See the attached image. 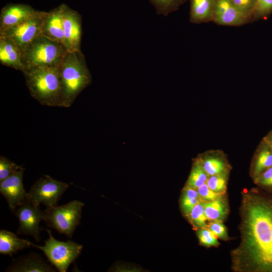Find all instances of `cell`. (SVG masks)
<instances>
[{"instance_id": "6da1fadb", "label": "cell", "mask_w": 272, "mask_h": 272, "mask_svg": "<svg viewBox=\"0 0 272 272\" xmlns=\"http://www.w3.org/2000/svg\"><path fill=\"white\" fill-rule=\"evenodd\" d=\"M240 240L231 252L236 272H272V194L258 189L242 193Z\"/></svg>"}, {"instance_id": "7a4b0ae2", "label": "cell", "mask_w": 272, "mask_h": 272, "mask_svg": "<svg viewBox=\"0 0 272 272\" xmlns=\"http://www.w3.org/2000/svg\"><path fill=\"white\" fill-rule=\"evenodd\" d=\"M22 73L33 98L43 105L64 107L59 66L32 68Z\"/></svg>"}, {"instance_id": "3957f363", "label": "cell", "mask_w": 272, "mask_h": 272, "mask_svg": "<svg viewBox=\"0 0 272 272\" xmlns=\"http://www.w3.org/2000/svg\"><path fill=\"white\" fill-rule=\"evenodd\" d=\"M59 69L64 107H69L79 94L91 83V75L81 50L67 51Z\"/></svg>"}, {"instance_id": "277c9868", "label": "cell", "mask_w": 272, "mask_h": 272, "mask_svg": "<svg viewBox=\"0 0 272 272\" xmlns=\"http://www.w3.org/2000/svg\"><path fill=\"white\" fill-rule=\"evenodd\" d=\"M67 51L61 43L40 35L23 50L22 63L25 70L59 66Z\"/></svg>"}, {"instance_id": "5b68a950", "label": "cell", "mask_w": 272, "mask_h": 272, "mask_svg": "<svg viewBox=\"0 0 272 272\" xmlns=\"http://www.w3.org/2000/svg\"><path fill=\"white\" fill-rule=\"evenodd\" d=\"M84 204L73 200L60 206L47 207L43 211V220L48 227L71 238L79 225L82 209Z\"/></svg>"}, {"instance_id": "8992f818", "label": "cell", "mask_w": 272, "mask_h": 272, "mask_svg": "<svg viewBox=\"0 0 272 272\" xmlns=\"http://www.w3.org/2000/svg\"><path fill=\"white\" fill-rule=\"evenodd\" d=\"M49 238L45 241L44 246L32 244V246L41 250L50 262L59 272H65L79 256L83 245L72 240L60 241L55 239L50 230H47Z\"/></svg>"}, {"instance_id": "52a82bcc", "label": "cell", "mask_w": 272, "mask_h": 272, "mask_svg": "<svg viewBox=\"0 0 272 272\" xmlns=\"http://www.w3.org/2000/svg\"><path fill=\"white\" fill-rule=\"evenodd\" d=\"M47 12L37 11L27 19L9 28L0 36H5L15 43L22 52L35 38L41 35L42 26Z\"/></svg>"}, {"instance_id": "ba28073f", "label": "cell", "mask_w": 272, "mask_h": 272, "mask_svg": "<svg viewBox=\"0 0 272 272\" xmlns=\"http://www.w3.org/2000/svg\"><path fill=\"white\" fill-rule=\"evenodd\" d=\"M70 184L54 179L48 175L38 179L28 192L29 202L46 207L57 206V202Z\"/></svg>"}, {"instance_id": "9c48e42d", "label": "cell", "mask_w": 272, "mask_h": 272, "mask_svg": "<svg viewBox=\"0 0 272 272\" xmlns=\"http://www.w3.org/2000/svg\"><path fill=\"white\" fill-rule=\"evenodd\" d=\"M13 213L19 221L17 234L30 235L39 242L42 229L39 227V224L43 220V211L40 209V206L28 202L19 206Z\"/></svg>"}, {"instance_id": "30bf717a", "label": "cell", "mask_w": 272, "mask_h": 272, "mask_svg": "<svg viewBox=\"0 0 272 272\" xmlns=\"http://www.w3.org/2000/svg\"><path fill=\"white\" fill-rule=\"evenodd\" d=\"M24 170L23 168L0 181V192L7 200L13 212L17 207L29 202L28 194L25 191L23 183Z\"/></svg>"}, {"instance_id": "8fae6325", "label": "cell", "mask_w": 272, "mask_h": 272, "mask_svg": "<svg viewBox=\"0 0 272 272\" xmlns=\"http://www.w3.org/2000/svg\"><path fill=\"white\" fill-rule=\"evenodd\" d=\"M63 19L65 48L68 51L81 50L82 35L81 16L64 4Z\"/></svg>"}, {"instance_id": "7c38bea8", "label": "cell", "mask_w": 272, "mask_h": 272, "mask_svg": "<svg viewBox=\"0 0 272 272\" xmlns=\"http://www.w3.org/2000/svg\"><path fill=\"white\" fill-rule=\"evenodd\" d=\"M249 21L232 5L230 0H215L212 21L216 24L238 26Z\"/></svg>"}, {"instance_id": "4fadbf2b", "label": "cell", "mask_w": 272, "mask_h": 272, "mask_svg": "<svg viewBox=\"0 0 272 272\" xmlns=\"http://www.w3.org/2000/svg\"><path fill=\"white\" fill-rule=\"evenodd\" d=\"M37 11L27 4H7L0 13V33L27 19Z\"/></svg>"}, {"instance_id": "5bb4252c", "label": "cell", "mask_w": 272, "mask_h": 272, "mask_svg": "<svg viewBox=\"0 0 272 272\" xmlns=\"http://www.w3.org/2000/svg\"><path fill=\"white\" fill-rule=\"evenodd\" d=\"M64 4H61L47 12L42 26L41 35L61 43L64 46L63 19Z\"/></svg>"}, {"instance_id": "9a60e30c", "label": "cell", "mask_w": 272, "mask_h": 272, "mask_svg": "<svg viewBox=\"0 0 272 272\" xmlns=\"http://www.w3.org/2000/svg\"><path fill=\"white\" fill-rule=\"evenodd\" d=\"M196 159L209 176L229 172L231 168L225 154L220 150L207 151Z\"/></svg>"}, {"instance_id": "2e32d148", "label": "cell", "mask_w": 272, "mask_h": 272, "mask_svg": "<svg viewBox=\"0 0 272 272\" xmlns=\"http://www.w3.org/2000/svg\"><path fill=\"white\" fill-rule=\"evenodd\" d=\"M22 52L10 39L0 36V62L2 64L23 72Z\"/></svg>"}, {"instance_id": "e0dca14e", "label": "cell", "mask_w": 272, "mask_h": 272, "mask_svg": "<svg viewBox=\"0 0 272 272\" xmlns=\"http://www.w3.org/2000/svg\"><path fill=\"white\" fill-rule=\"evenodd\" d=\"M7 271L13 272H50L55 270L39 255L33 253L18 259Z\"/></svg>"}, {"instance_id": "ac0fdd59", "label": "cell", "mask_w": 272, "mask_h": 272, "mask_svg": "<svg viewBox=\"0 0 272 272\" xmlns=\"http://www.w3.org/2000/svg\"><path fill=\"white\" fill-rule=\"evenodd\" d=\"M272 167V148L263 139L258 146L252 160L250 174L253 179Z\"/></svg>"}, {"instance_id": "d6986e66", "label": "cell", "mask_w": 272, "mask_h": 272, "mask_svg": "<svg viewBox=\"0 0 272 272\" xmlns=\"http://www.w3.org/2000/svg\"><path fill=\"white\" fill-rule=\"evenodd\" d=\"M189 20L192 23H206L213 20L215 0H189Z\"/></svg>"}, {"instance_id": "ffe728a7", "label": "cell", "mask_w": 272, "mask_h": 272, "mask_svg": "<svg viewBox=\"0 0 272 272\" xmlns=\"http://www.w3.org/2000/svg\"><path fill=\"white\" fill-rule=\"evenodd\" d=\"M31 242L21 239L9 231H0V253L12 255L19 250L29 248L32 246Z\"/></svg>"}, {"instance_id": "44dd1931", "label": "cell", "mask_w": 272, "mask_h": 272, "mask_svg": "<svg viewBox=\"0 0 272 272\" xmlns=\"http://www.w3.org/2000/svg\"><path fill=\"white\" fill-rule=\"evenodd\" d=\"M205 215L209 221H219L223 222L227 217L229 206L224 195L209 201H201Z\"/></svg>"}, {"instance_id": "7402d4cb", "label": "cell", "mask_w": 272, "mask_h": 272, "mask_svg": "<svg viewBox=\"0 0 272 272\" xmlns=\"http://www.w3.org/2000/svg\"><path fill=\"white\" fill-rule=\"evenodd\" d=\"M202 200L197 189L185 186L180 198V208L183 213L187 216L193 208Z\"/></svg>"}, {"instance_id": "603a6c76", "label": "cell", "mask_w": 272, "mask_h": 272, "mask_svg": "<svg viewBox=\"0 0 272 272\" xmlns=\"http://www.w3.org/2000/svg\"><path fill=\"white\" fill-rule=\"evenodd\" d=\"M209 177L202 166L196 159L193 163L186 186L197 189L206 183Z\"/></svg>"}, {"instance_id": "cb8c5ba5", "label": "cell", "mask_w": 272, "mask_h": 272, "mask_svg": "<svg viewBox=\"0 0 272 272\" xmlns=\"http://www.w3.org/2000/svg\"><path fill=\"white\" fill-rule=\"evenodd\" d=\"M156 10V13L167 16L177 11L187 0H149Z\"/></svg>"}, {"instance_id": "d4e9b609", "label": "cell", "mask_w": 272, "mask_h": 272, "mask_svg": "<svg viewBox=\"0 0 272 272\" xmlns=\"http://www.w3.org/2000/svg\"><path fill=\"white\" fill-rule=\"evenodd\" d=\"M186 217L191 224L197 229L207 227L209 221L205 215L201 201L196 204Z\"/></svg>"}, {"instance_id": "484cf974", "label": "cell", "mask_w": 272, "mask_h": 272, "mask_svg": "<svg viewBox=\"0 0 272 272\" xmlns=\"http://www.w3.org/2000/svg\"><path fill=\"white\" fill-rule=\"evenodd\" d=\"M229 172H224L209 176L206 183L214 191L225 194L227 185Z\"/></svg>"}, {"instance_id": "4316f807", "label": "cell", "mask_w": 272, "mask_h": 272, "mask_svg": "<svg viewBox=\"0 0 272 272\" xmlns=\"http://www.w3.org/2000/svg\"><path fill=\"white\" fill-rule=\"evenodd\" d=\"M21 166L3 156L0 157V181L13 175L20 169Z\"/></svg>"}, {"instance_id": "83f0119b", "label": "cell", "mask_w": 272, "mask_h": 272, "mask_svg": "<svg viewBox=\"0 0 272 272\" xmlns=\"http://www.w3.org/2000/svg\"><path fill=\"white\" fill-rule=\"evenodd\" d=\"M232 5L250 20L253 19L256 0H230Z\"/></svg>"}, {"instance_id": "f1b7e54d", "label": "cell", "mask_w": 272, "mask_h": 272, "mask_svg": "<svg viewBox=\"0 0 272 272\" xmlns=\"http://www.w3.org/2000/svg\"><path fill=\"white\" fill-rule=\"evenodd\" d=\"M197 236L201 245L207 246L219 245L217 236L207 227L197 229Z\"/></svg>"}, {"instance_id": "f546056e", "label": "cell", "mask_w": 272, "mask_h": 272, "mask_svg": "<svg viewBox=\"0 0 272 272\" xmlns=\"http://www.w3.org/2000/svg\"><path fill=\"white\" fill-rule=\"evenodd\" d=\"M272 12V0H256L253 19L264 18Z\"/></svg>"}, {"instance_id": "4dcf8cb0", "label": "cell", "mask_w": 272, "mask_h": 272, "mask_svg": "<svg viewBox=\"0 0 272 272\" xmlns=\"http://www.w3.org/2000/svg\"><path fill=\"white\" fill-rule=\"evenodd\" d=\"M254 182L265 190H272V167L266 169L256 178Z\"/></svg>"}, {"instance_id": "1f68e13d", "label": "cell", "mask_w": 272, "mask_h": 272, "mask_svg": "<svg viewBox=\"0 0 272 272\" xmlns=\"http://www.w3.org/2000/svg\"><path fill=\"white\" fill-rule=\"evenodd\" d=\"M208 228L217 237L221 239L227 240L228 239L227 231L223 222L219 221H209L207 225Z\"/></svg>"}, {"instance_id": "d6a6232c", "label": "cell", "mask_w": 272, "mask_h": 272, "mask_svg": "<svg viewBox=\"0 0 272 272\" xmlns=\"http://www.w3.org/2000/svg\"><path fill=\"white\" fill-rule=\"evenodd\" d=\"M197 190L200 198L202 201H211L225 194L214 191L208 187L206 183L199 187Z\"/></svg>"}, {"instance_id": "836d02e7", "label": "cell", "mask_w": 272, "mask_h": 272, "mask_svg": "<svg viewBox=\"0 0 272 272\" xmlns=\"http://www.w3.org/2000/svg\"><path fill=\"white\" fill-rule=\"evenodd\" d=\"M262 139L272 148V129Z\"/></svg>"}]
</instances>
